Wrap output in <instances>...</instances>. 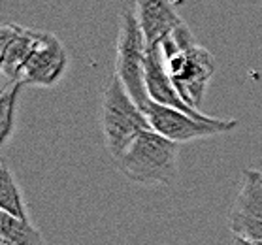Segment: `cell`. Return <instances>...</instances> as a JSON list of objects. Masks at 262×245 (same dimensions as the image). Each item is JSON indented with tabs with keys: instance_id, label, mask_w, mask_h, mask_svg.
<instances>
[{
	"instance_id": "6",
	"label": "cell",
	"mask_w": 262,
	"mask_h": 245,
	"mask_svg": "<svg viewBox=\"0 0 262 245\" xmlns=\"http://www.w3.org/2000/svg\"><path fill=\"white\" fill-rule=\"evenodd\" d=\"M228 230L234 238L262 241V170L242 172L238 194L228 211Z\"/></svg>"
},
{
	"instance_id": "1",
	"label": "cell",
	"mask_w": 262,
	"mask_h": 245,
	"mask_svg": "<svg viewBox=\"0 0 262 245\" xmlns=\"http://www.w3.org/2000/svg\"><path fill=\"white\" fill-rule=\"evenodd\" d=\"M168 76L187 106L200 112L208 83L217 70L215 57L196 42V38L183 23L161 42Z\"/></svg>"
},
{
	"instance_id": "14",
	"label": "cell",
	"mask_w": 262,
	"mask_h": 245,
	"mask_svg": "<svg viewBox=\"0 0 262 245\" xmlns=\"http://www.w3.org/2000/svg\"><path fill=\"white\" fill-rule=\"evenodd\" d=\"M232 245H262V241H253V239H244V238H234Z\"/></svg>"
},
{
	"instance_id": "9",
	"label": "cell",
	"mask_w": 262,
	"mask_h": 245,
	"mask_svg": "<svg viewBox=\"0 0 262 245\" xmlns=\"http://www.w3.org/2000/svg\"><path fill=\"white\" fill-rule=\"evenodd\" d=\"M145 89L151 102L166 106V108L187 112L194 117H206V114L192 109L187 106L185 100L179 96V93L173 87L172 79L168 76L164 55H162L161 43L159 46H149L147 48V62H145Z\"/></svg>"
},
{
	"instance_id": "7",
	"label": "cell",
	"mask_w": 262,
	"mask_h": 245,
	"mask_svg": "<svg viewBox=\"0 0 262 245\" xmlns=\"http://www.w3.org/2000/svg\"><path fill=\"white\" fill-rule=\"evenodd\" d=\"M43 30H36L23 25L6 23L0 29V74H2V89L10 85L21 83L27 60L42 40Z\"/></svg>"
},
{
	"instance_id": "10",
	"label": "cell",
	"mask_w": 262,
	"mask_h": 245,
	"mask_svg": "<svg viewBox=\"0 0 262 245\" xmlns=\"http://www.w3.org/2000/svg\"><path fill=\"white\" fill-rule=\"evenodd\" d=\"M136 17L149 46H159L185 23L172 0H136Z\"/></svg>"
},
{
	"instance_id": "13",
	"label": "cell",
	"mask_w": 262,
	"mask_h": 245,
	"mask_svg": "<svg viewBox=\"0 0 262 245\" xmlns=\"http://www.w3.org/2000/svg\"><path fill=\"white\" fill-rule=\"evenodd\" d=\"M23 83L10 85L2 89L0 95V134H2V147L10 144L12 136L15 134V114H17V102Z\"/></svg>"
},
{
	"instance_id": "2",
	"label": "cell",
	"mask_w": 262,
	"mask_h": 245,
	"mask_svg": "<svg viewBox=\"0 0 262 245\" xmlns=\"http://www.w3.org/2000/svg\"><path fill=\"white\" fill-rule=\"evenodd\" d=\"M117 170L143 187H168L178 180L179 145L155 130H145L121 153Z\"/></svg>"
},
{
	"instance_id": "8",
	"label": "cell",
	"mask_w": 262,
	"mask_h": 245,
	"mask_svg": "<svg viewBox=\"0 0 262 245\" xmlns=\"http://www.w3.org/2000/svg\"><path fill=\"white\" fill-rule=\"evenodd\" d=\"M68 68V53L59 38L43 30L42 40L27 60L21 83L30 87H55L64 78Z\"/></svg>"
},
{
	"instance_id": "12",
	"label": "cell",
	"mask_w": 262,
	"mask_h": 245,
	"mask_svg": "<svg viewBox=\"0 0 262 245\" xmlns=\"http://www.w3.org/2000/svg\"><path fill=\"white\" fill-rule=\"evenodd\" d=\"M0 243L2 245H46L42 232L30 221H23L0 211Z\"/></svg>"
},
{
	"instance_id": "4",
	"label": "cell",
	"mask_w": 262,
	"mask_h": 245,
	"mask_svg": "<svg viewBox=\"0 0 262 245\" xmlns=\"http://www.w3.org/2000/svg\"><path fill=\"white\" fill-rule=\"evenodd\" d=\"M145 62H147V42L143 38L136 13L126 10L119 17L115 78L123 83L126 93L134 98L140 108H143L149 102L145 89Z\"/></svg>"
},
{
	"instance_id": "5",
	"label": "cell",
	"mask_w": 262,
	"mask_h": 245,
	"mask_svg": "<svg viewBox=\"0 0 262 245\" xmlns=\"http://www.w3.org/2000/svg\"><path fill=\"white\" fill-rule=\"evenodd\" d=\"M143 114L147 117L151 130L159 132L173 144H189L194 140L221 136L238 128L236 119H221V117H194L187 112L166 108L149 100L143 106Z\"/></svg>"
},
{
	"instance_id": "3",
	"label": "cell",
	"mask_w": 262,
	"mask_h": 245,
	"mask_svg": "<svg viewBox=\"0 0 262 245\" xmlns=\"http://www.w3.org/2000/svg\"><path fill=\"white\" fill-rule=\"evenodd\" d=\"M100 125L110 155L117 159L142 132L149 130V121L119 79L112 78L102 93Z\"/></svg>"
},
{
	"instance_id": "11",
	"label": "cell",
	"mask_w": 262,
	"mask_h": 245,
	"mask_svg": "<svg viewBox=\"0 0 262 245\" xmlns=\"http://www.w3.org/2000/svg\"><path fill=\"white\" fill-rule=\"evenodd\" d=\"M0 211L23 221H30L23 191L6 161L0 164Z\"/></svg>"
}]
</instances>
